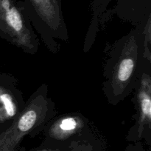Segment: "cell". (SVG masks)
I'll return each instance as SVG.
<instances>
[{
	"mask_svg": "<svg viewBox=\"0 0 151 151\" xmlns=\"http://www.w3.org/2000/svg\"><path fill=\"white\" fill-rule=\"evenodd\" d=\"M25 13L49 51L57 54L60 41L69 40L60 0H27Z\"/></svg>",
	"mask_w": 151,
	"mask_h": 151,
	"instance_id": "3957f363",
	"label": "cell"
},
{
	"mask_svg": "<svg viewBox=\"0 0 151 151\" xmlns=\"http://www.w3.org/2000/svg\"><path fill=\"white\" fill-rule=\"evenodd\" d=\"M87 117L80 112L56 115L42 132L43 142L71 144L93 130Z\"/></svg>",
	"mask_w": 151,
	"mask_h": 151,
	"instance_id": "8992f818",
	"label": "cell"
},
{
	"mask_svg": "<svg viewBox=\"0 0 151 151\" xmlns=\"http://www.w3.org/2000/svg\"><path fill=\"white\" fill-rule=\"evenodd\" d=\"M0 38L25 53H38L40 40L28 19L24 7L16 0H0Z\"/></svg>",
	"mask_w": 151,
	"mask_h": 151,
	"instance_id": "277c9868",
	"label": "cell"
},
{
	"mask_svg": "<svg viewBox=\"0 0 151 151\" xmlns=\"http://www.w3.org/2000/svg\"><path fill=\"white\" fill-rule=\"evenodd\" d=\"M69 151H105L104 141L94 130L74 141Z\"/></svg>",
	"mask_w": 151,
	"mask_h": 151,
	"instance_id": "ba28073f",
	"label": "cell"
},
{
	"mask_svg": "<svg viewBox=\"0 0 151 151\" xmlns=\"http://www.w3.org/2000/svg\"><path fill=\"white\" fill-rule=\"evenodd\" d=\"M143 22L111 45L103 67V93L116 106L134 92L142 72L141 35Z\"/></svg>",
	"mask_w": 151,
	"mask_h": 151,
	"instance_id": "6da1fadb",
	"label": "cell"
},
{
	"mask_svg": "<svg viewBox=\"0 0 151 151\" xmlns=\"http://www.w3.org/2000/svg\"><path fill=\"white\" fill-rule=\"evenodd\" d=\"M25 105L26 101L17 78L7 73H0V131L13 123Z\"/></svg>",
	"mask_w": 151,
	"mask_h": 151,
	"instance_id": "52a82bcc",
	"label": "cell"
},
{
	"mask_svg": "<svg viewBox=\"0 0 151 151\" xmlns=\"http://www.w3.org/2000/svg\"><path fill=\"white\" fill-rule=\"evenodd\" d=\"M142 69L151 68V15L143 22L141 35Z\"/></svg>",
	"mask_w": 151,
	"mask_h": 151,
	"instance_id": "9c48e42d",
	"label": "cell"
},
{
	"mask_svg": "<svg viewBox=\"0 0 151 151\" xmlns=\"http://www.w3.org/2000/svg\"><path fill=\"white\" fill-rule=\"evenodd\" d=\"M71 144H51L42 142L40 145L27 151H69Z\"/></svg>",
	"mask_w": 151,
	"mask_h": 151,
	"instance_id": "30bf717a",
	"label": "cell"
},
{
	"mask_svg": "<svg viewBox=\"0 0 151 151\" xmlns=\"http://www.w3.org/2000/svg\"><path fill=\"white\" fill-rule=\"evenodd\" d=\"M125 151H147L143 145L142 142L131 143L125 148Z\"/></svg>",
	"mask_w": 151,
	"mask_h": 151,
	"instance_id": "8fae6325",
	"label": "cell"
},
{
	"mask_svg": "<svg viewBox=\"0 0 151 151\" xmlns=\"http://www.w3.org/2000/svg\"><path fill=\"white\" fill-rule=\"evenodd\" d=\"M134 105L136 113L134 123L126 134V140L131 143L145 142L151 145V68H143L136 85Z\"/></svg>",
	"mask_w": 151,
	"mask_h": 151,
	"instance_id": "5b68a950",
	"label": "cell"
},
{
	"mask_svg": "<svg viewBox=\"0 0 151 151\" xmlns=\"http://www.w3.org/2000/svg\"><path fill=\"white\" fill-rule=\"evenodd\" d=\"M56 115L57 109L49 96L48 85L43 83L26 101L20 115L8 127L0 131V151H19L25 138L42 133Z\"/></svg>",
	"mask_w": 151,
	"mask_h": 151,
	"instance_id": "7a4b0ae2",
	"label": "cell"
}]
</instances>
